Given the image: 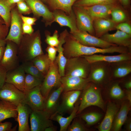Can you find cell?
<instances>
[{
	"mask_svg": "<svg viewBox=\"0 0 131 131\" xmlns=\"http://www.w3.org/2000/svg\"><path fill=\"white\" fill-rule=\"evenodd\" d=\"M127 98L129 101L130 104L131 103V92L130 90H128L127 91Z\"/></svg>",
	"mask_w": 131,
	"mask_h": 131,
	"instance_id": "cell-55",
	"label": "cell"
},
{
	"mask_svg": "<svg viewBox=\"0 0 131 131\" xmlns=\"http://www.w3.org/2000/svg\"><path fill=\"white\" fill-rule=\"evenodd\" d=\"M18 49L19 61L22 63L31 61L35 57L44 54L41 45L40 37L38 34L34 36Z\"/></svg>",
	"mask_w": 131,
	"mask_h": 131,
	"instance_id": "cell-2",
	"label": "cell"
},
{
	"mask_svg": "<svg viewBox=\"0 0 131 131\" xmlns=\"http://www.w3.org/2000/svg\"><path fill=\"white\" fill-rule=\"evenodd\" d=\"M111 20L116 24L122 22L126 19V16L124 12L118 4L112 9L111 13Z\"/></svg>",
	"mask_w": 131,
	"mask_h": 131,
	"instance_id": "cell-36",
	"label": "cell"
},
{
	"mask_svg": "<svg viewBox=\"0 0 131 131\" xmlns=\"http://www.w3.org/2000/svg\"><path fill=\"white\" fill-rule=\"evenodd\" d=\"M115 29L128 34L131 35V26L127 22H121L117 24Z\"/></svg>",
	"mask_w": 131,
	"mask_h": 131,
	"instance_id": "cell-41",
	"label": "cell"
},
{
	"mask_svg": "<svg viewBox=\"0 0 131 131\" xmlns=\"http://www.w3.org/2000/svg\"><path fill=\"white\" fill-rule=\"evenodd\" d=\"M42 0L44 1H45L46 0Z\"/></svg>",
	"mask_w": 131,
	"mask_h": 131,
	"instance_id": "cell-58",
	"label": "cell"
},
{
	"mask_svg": "<svg viewBox=\"0 0 131 131\" xmlns=\"http://www.w3.org/2000/svg\"><path fill=\"white\" fill-rule=\"evenodd\" d=\"M117 3L99 4L89 6H81L91 17L93 20L96 19L108 18L111 11Z\"/></svg>",
	"mask_w": 131,
	"mask_h": 131,
	"instance_id": "cell-14",
	"label": "cell"
},
{
	"mask_svg": "<svg viewBox=\"0 0 131 131\" xmlns=\"http://www.w3.org/2000/svg\"><path fill=\"white\" fill-rule=\"evenodd\" d=\"M129 106L126 104H123L114 118L112 128L114 131H118L126 121L129 110Z\"/></svg>",
	"mask_w": 131,
	"mask_h": 131,
	"instance_id": "cell-31",
	"label": "cell"
},
{
	"mask_svg": "<svg viewBox=\"0 0 131 131\" xmlns=\"http://www.w3.org/2000/svg\"></svg>",
	"mask_w": 131,
	"mask_h": 131,
	"instance_id": "cell-61",
	"label": "cell"
},
{
	"mask_svg": "<svg viewBox=\"0 0 131 131\" xmlns=\"http://www.w3.org/2000/svg\"><path fill=\"white\" fill-rule=\"evenodd\" d=\"M7 71L0 66V89L3 87L5 83L6 75Z\"/></svg>",
	"mask_w": 131,
	"mask_h": 131,
	"instance_id": "cell-44",
	"label": "cell"
},
{
	"mask_svg": "<svg viewBox=\"0 0 131 131\" xmlns=\"http://www.w3.org/2000/svg\"><path fill=\"white\" fill-rule=\"evenodd\" d=\"M31 61L45 76L52 62L49 58L47 53L38 55Z\"/></svg>",
	"mask_w": 131,
	"mask_h": 131,
	"instance_id": "cell-30",
	"label": "cell"
},
{
	"mask_svg": "<svg viewBox=\"0 0 131 131\" xmlns=\"http://www.w3.org/2000/svg\"><path fill=\"white\" fill-rule=\"evenodd\" d=\"M12 124L10 122L1 123L0 124V131H12Z\"/></svg>",
	"mask_w": 131,
	"mask_h": 131,
	"instance_id": "cell-45",
	"label": "cell"
},
{
	"mask_svg": "<svg viewBox=\"0 0 131 131\" xmlns=\"http://www.w3.org/2000/svg\"><path fill=\"white\" fill-rule=\"evenodd\" d=\"M17 5L19 10L21 12H27L30 10L29 7L24 1L17 3Z\"/></svg>",
	"mask_w": 131,
	"mask_h": 131,
	"instance_id": "cell-46",
	"label": "cell"
},
{
	"mask_svg": "<svg viewBox=\"0 0 131 131\" xmlns=\"http://www.w3.org/2000/svg\"><path fill=\"white\" fill-rule=\"evenodd\" d=\"M57 130V128L53 125L49 127L46 128L44 131H56Z\"/></svg>",
	"mask_w": 131,
	"mask_h": 131,
	"instance_id": "cell-51",
	"label": "cell"
},
{
	"mask_svg": "<svg viewBox=\"0 0 131 131\" xmlns=\"http://www.w3.org/2000/svg\"><path fill=\"white\" fill-rule=\"evenodd\" d=\"M118 0H77L75 6H86L99 4H110L117 3Z\"/></svg>",
	"mask_w": 131,
	"mask_h": 131,
	"instance_id": "cell-35",
	"label": "cell"
},
{
	"mask_svg": "<svg viewBox=\"0 0 131 131\" xmlns=\"http://www.w3.org/2000/svg\"><path fill=\"white\" fill-rule=\"evenodd\" d=\"M118 1L124 7H128L130 4V0H118Z\"/></svg>",
	"mask_w": 131,
	"mask_h": 131,
	"instance_id": "cell-50",
	"label": "cell"
},
{
	"mask_svg": "<svg viewBox=\"0 0 131 131\" xmlns=\"http://www.w3.org/2000/svg\"><path fill=\"white\" fill-rule=\"evenodd\" d=\"M127 129L129 131L131 130V122L129 121V123H128L127 125Z\"/></svg>",
	"mask_w": 131,
	"mask_h": 131,
	"instance_id": "cell-57",
	"label": "cell"
},
{
	"mask_svg": "<svg viewBox=\"0 0 131 131\" xmlns=\"http://www.w3.org/2000/svg\"><path fill=\"white\" fill-rule=\"evenodd\" d=\"M88 84L85 88L77 113H80L85 108L95 106L103 109L104 104L98 90L94 85Z\"/></svg>",
	"mask_w": 131,
	"mask_h": 131,
	"instance_id": "cell-5",
	"label": "cell"
},
{
	"mask_svg": "<svg viewBox=\"0 0 131 131\" xmlns=\"http://www.w3.org/2000/svg\"><path fill=\"white\" fill-rule=\"evenodd\" d=\"M102 116V115L100 114L92 112L85 114L82 115L81 117L87 125H91L98 122Z\"/></svg>",
	"mask_w": 131,
	"mask_h": 131,
	"instance_id": "cell-37",
	"label": "cell"
},
{
	"mask_svg": "<svg viewBox=\"0 0 131 131\" xmlns=\"http://www.w3.org/2000/svg\"><path fill=\"white\" fill-rule=\"evenodd\" d=\"M17 106L6 101H0V122L11 118L15 119L17 116Z\"/></svg>",
	"mask_w": 131,
	"mask_h": 131,
	"instance_id": "cell-28",
	"label": "cell"
},
{
	"mask_svg": "<svg viewBox=\"0 0 131 131\" xmlns=\"http://www.w3.org/2000/svg\"><path fill=\"white\" fill-rule=\"evenodd\" d=\"M61 84L63 91L84 89L89 81L87 78L70 75H65L61 77Z\"/></svg>",
	"mask_w": 131,
	"mask_h": 131,
	"instance_id": "cell-15",
	"label": "cell"
},
{
	"mask_svg": "<svg viewBox=\"0 0 131 131\" xmlns=\"http://www.w3.org/2000/svg\"><path fill=\"white\" fill-rule=\"evenodd\" d=\"M21 39V31L19 16L15 10L11 12V23L9 33L5 40L12 41L19 45Z\"/></svg>",
	"mask_w": 131,
	"mask_h": 131,
	"instance_id": "cell-16",
	"label": "cell"
},
{
	"mask_svg": "<svg viewBox=\"0 0 131 131\" xmlns=\"http://www.w3.org/2000/svg\"><path fill=\"white\" fill-rule=\"evenodd\" d=\"M49 58L52 62L54 61L56 58V55L57 52L56 47L49 46L46 49Z\"/></svg>",
	"mask_w": 131,
	"mask_h": 131,
	"instance_id": "cell-43",
	"label": "cell"
},
{
	"mask_svg": "<svg viewBox=\"0 0 131 131\" xmlns=\"http://www.w3.org/2000/svg\"><path fill=\"white\" fill-rule=\"evenodd\" d=\"M71 33V36L79 42L86 46L106 48L117 45L108 42L87 32L78 30Z\"/></svg>",
	"mask_w": 131,
	"mask_h": 131,
	"instance_id": "cell-6",
	"label": "cell"
},
{
	"mask_svg": "<svg viewBox=\"0 0 131 131\" xmlns=\"http://www.w3.org/2000/svg\"><path fill=\"white\" fill-rule=\"evenodd\" d=\"M91 64L82 56L67 59L65 69V75L88 78Z\"/></svg>",
	"mask_w": 131,
	"mask_h": 131,
	"instance_id": "cell-3",
	"label": "cell"
},
{
	"mask_svg": "<svg viewBox=\"0 0 131 131\" xmlns=\"http://www.w3.org/2000/svg\"><path fill=\"white\" fill-rule=\"evenodd\" d=\"M5 48V46L0 47V63L3 55Z\"/></svg>",
	"mask_w": 131,
	"mask_h": 131,
	"instance_id": "cell-53",
	"label": "cell"
},
{
	"mask_svg": "<svg viewBox=\"0 0 131 131\" xmlns=\"http://www.w3.org/2000/svg\"><path fill=\"white\" fill-rule=\"evenodd\" d=\"M58 37V32L56 30L52 36L49 34L46 35V42L49 46L56 47L59 43Z\"/></svg>",
	"mask_w": 131,
	"mask_h": 131,
	"instance_id": "cell-40",
	"label": "cell"
},
{
	"mask_svg": "<svg viewBox=\"0 0 131 131\" xmlns=\"http://www.w3.org/2000/svg\"><path fill=\"white\" fill-rule=\"evenodd\" d=\"M51 116L44 110L32 111L30 115V131H44L47 127L53 125Z\"/></svg>",
	"mask_w": 131,
	"mask_h": 131,
	"instance_id": "cell-8",
	"label": "cell"
},
{
	"mask_svg": "<svg viewBox=\"0 0 131 131\" xmlns=\"http://www.w3.org/2000/svg\"><path fill=\"white\" fill-rule=\"evenodd\" d=\"M117 111V108L115 105L111 102L108 103L104 117L98 127L99 131L110 130Z\"/></svg>",
	"mask_w": 131,
	"mask_h": 131,
	"instance_id": "cell-25",
	"label": "cell"
},
{
	"mask_svg": "<svg viewBox=\"0 0 131 131\" xmlns=\"http://www.w3.org/2000/svg\"><path fill=\"white\" fill-rule=\"evenodd\" d=\"M111 74L114 77H124L131 72V60H125L110 63Z\"/></svg>",
	"mask_w": 131,
	"mask_h": 131,
	"instance_id": "cell-24",
	"label": "cell"
},
{
	"mask_svg": "<svg viewBox=\"0 0 131 131\" xmlns=\"http://www.w3.org/2000/svg\"><path fill=\"white\" fill-rule=\"evenodd\" d=\"M70 51L71 55L73 57L90 56L99 53H121L131 52L130 49L125 47L116 45L107 48H102L86 46L76 40L71 43Z\"/></svg>",
	"mask_w": 131,
	"mask_h": 131,
	"instance_id": "cell-1",
	"label": "cell"
},
{
	"mask_svg": "<svg viewBox=\"0 0 131 131\" xmlns=\"http://www.w3.org/2000/svg\"><path fill=\"white\" fill-rule=\"evenodd\" d=\"M90 71L87 78L89 82L97 83L102 82L108 75L111 74L110 64L99 62L91 64Z\"/></svg>",
	"mask_w": 131,
	"mask_h": 131,
	"instance_id": "cell-12",
	"label": "cell"
},
{
	"mask_svg": "<svg viewBox=\"0 0 131 131\" xmlns=\"http://www.w3.org/2000/svg\"><path fill=\"white\" fill-rule=\"evenodd\" d=\"M61 78L56 59L52 62L49 70L45 76L41 85V92L45 99L53 88L58 87L61 85Z\"/></svg>",
	"mask_w": 131,
	"mask_h": 131,
	"instance_id": "cell-4",
	"label": "cell"
},
{
	"mask_svg": "<svg viewBox=\"0 0 131 131\" xmlns=\"http://www.w3.org/2000/svg\"><path fill=\"white\" fill-rule=\"evenodd\" d=\"M77 0H48L51 7L55 10H60L70 14L72 13V7Z\"/></svg>",
	"mask_w": 131,
	"mask_h": 131,
	"instance_id": "cell-32",
	"label": "cell"
},
{
	"mask_svg": "<svg viewBox=\"0 0 131 131\" xmlns=\"http://www.w3.org/2000/svg\"><path fill=\"white\" fill-rule=\"evenodd\" d=\"M67 130L68 131H84L86 129L80 122L74 121L69 126Z\"/></svg>",
	"mask_w": 131,
	"mask_h": 131,
	"instance_id": "cell-42",
	"label": "cell"
},
{
	"mask_svg": "<svg viewBox=\"0 0 131 131\" xmlns=\"http://www.w3.org/2000/svg\"><path fill=\"white\" fill-rule=\"evenodd\" d=\"M67 34L66 31L62 32L59 38V43L56 47L58 52L56 60L58 66L59 73L62 77L65 75V69L67 59L65 56L63 52V46L65 42L66 37Z\"/></svg>",
	"mask_w": 131,
	"mask_h": 131,
	"instance_id": "cell-27",
	"label": "cell"
},
{
	"mask_svg": "<svg viewBox=\"0 0 131 131\" xmlns=\"http://www.w3.org/2000/svg\"><path fill=\"white\" fill-rule=\"evenodd\" d=\"M6 41L4 40L0 39V47L5 46Z\"/></svg>",
	"mask_w": 131,
	"mask_h": 131,
	"instance_id": "cell-56",
	"label": "cell"
},
{
	"mask_svg": "<svg viewBox=\"0 0 131 131\" xmlns=\"http://www.w3.org/2000/svg\"><path fill=\"white\" fill-rule=\"evenodd\" d=\"M53 19L51 23L54 22L57 23L61 26H66L70 29L71 33L78 30L76 17L73 12L69 16L56 10L53 13Z\"/></svg>",
	"mask_w": 131,
	"mask_h": 131,
	"instance_id": "cell-21",
	"label": "cell"
},
{
	"mask_svg": "<svg viewBox=\"0 0 131 131\" xmlns=\"http://www.w3.org/2000/svg\"><path fill=\"white\" fill-rule=\"evenodd\" d=\"M41 85L24 92V103L27 105L32 111L44 110L45 99L40 90Z\"/></svg>",
	"mask_w": 131,
	"mask_h": 131,
	"instance_id": "cell-10",
	"label": "cell"
},
{
	"mask_svg": "<svg viewBox=\"0 0 131 131\" xmlns=\"http://www.w3.org/2000/svg\"><path fill=\"white\" fill-rule=\"evenodd\" d=\"M78 107H75L70 115L67 117H63L62 115L57 114L51 116L50 119L58 123L60 126V131H66L71 122L75 117L77 113Z\"/></svg>",
	"mask_w": 131,
	"mask_h": 131,
	"instance_id": "cell-29",
	"label": "cell"
},
{
	"mask_svg": "<svg viewBox=\"0 0 131 131\" xmlns=\"http://www.w3.org/2000/svg\"><path fill=\"white\" fill-rule=\"evenodd\" d=\"M82 56L91 64L99 62L111 63L131 60V52L120 53L114 55H105L97 54Z\"/></svg>",
	"mask_w": 131,
	"mask_h": 131,
	"instance_id": "cell-19",
	"label": "cell"
},
{
	"mask_svg": "<svg viewBox=\"0 0 131 131\" xmlns=\"http://www.w3.org/2000/svg\"><path fill=\"white\" fill-rule=\"evenodd\" d=\"M125 88L128 90H130L131 88V81L129 80L125 83L124 85Z\"/></svg>",
	"mask_w": 131,
	"mask_h": 131,
	"instance_id": "cell-54",
	"label": "cell"
},
{
	"mask_svg": "<svg viewBox=\"0 0 131 131\" xmlns=\"http://www.w3.org/2000/svg\"><path fill=\"white\" fill-rule=\"evenodd\" d=\"M63 91V88L61 85L57 89L50 93L45 99L44 110L51 115L55 112L58 106L59 99Z\"/></svg>",
	"mask_w": 131,
	"mask_h": 131,
	"instance_id": "cell-26",
	"label": "cell"
},
{
	"mask_svg": "<svg viewBox=\"0 0 131 131\" xmlns=\"http://www.w3.org/2000/svg\"><path fill=\"white\" fill-rule=\"evenodd\" d=\"M6 35V33L0 27V39L5 40Z\"/></svg>",
	"mask_w": 131,
	"mask_h": 131,
	"instance_id": "cell-52",
	"label": "cell"
},
{
	"mask_svg": "<svg viewBox=\"0 0 131 131\" xmlns=\"http://www.w3.org/2000/svg\"><path fill=\"white\" fill-rule=\"evenodd\" d=\"M43 80L30 74H26L24 83V92L41 85Z\"/></svg>",
	"mask_w": 131,
	"mask_h": 131,
	"instance_id": "cell-34",
	"label": "cell"
},
{
	"mask_svg": "<svg viewBox=\"0 0 131 131\" xmlns=\"http://www.w3.org/2000/svg\"><path fill=\"white\" fill-rule=\"evenodd\" d=\"M24 0H0V1L10 8L12 4Z\"/></svg>",
	"mask_w": 131,
	"mask_h": 131,
	"instance_id": "cell-49",
	"label": "cell"
},
{
	"mask_svg": "<svg viewBox=\"0 0 131 131\" xmlns=\"http://www.w3.org/2000/svg\"><path fill=\"white\" fill-rule=\"evenodd\" d=\"M21 17L24 23L31 25H33L36 19L34 18L25 17L22 16Z\"/></svg>",
	"mask_w": 131,
	"mask_h": 131,
	"instance_id": "cell-48",
	"label": "cell"
},
{
	"mask_svg": "<svg viewBox=\"0 0 131 131\" xmlns=\"http://www.w3.org/2000/svg\"><path fill=\"white\" fill-rule=\"evenodd\" d=\"M81 93L79 90L64 92L61 103L58 105L55 111L51 116L57 114L62 115L66 112H71Z\"/></svg>",
	"mask_w": 131,
	"mask_h": 131,
	"instance_id": "cell-13",
	"label": "cell"
},
{
	"mask_svg": "<svg viewBox=\"0 0 131 131\" xmlns=\"http://www.w3.org/2000/svg\"><path fill=\"white\" fill-rule=\"evenodd\" d=\"M25 93L13 85L5 82L0 89V100L17 106L24 103Z\"/></svg>",
	"mask_w": 131,
	"mask_h": 131,
	"instance_id": "cell-7",
	"label": "cell"
},
{
	"mask_svg": "<svg viewBox=\"0 0 131 131\" xmlns=\"http://www.w3.org/2000/svg\"><path fill=\"white\" fill-rule=\"evenodd\" d=\"M74 10L78 30L95 36L93 20L91 17L81 6H75Z\"/></svg>",
	"mask_w": 131,
	"mask_h": 131,
	"instance_id": "cell-11",
	"label": "cell"
},
{
	"mask_svg": "<svg viewBox=\"0 0 131 131\" xmlns=\"http://www.w3.org/2000/svg\"><path fill=\"white\" fill-rule=\"evenodd\" d=\"M95 36L100 38L108 32L115 29L117 24L108 18L96 19L93 20Z\"/></svg>",
	"mask_w": 131,
	"mask_h": 131,
	"instance_id": "cell-23",
	"label": "cell"
},
{
	"mask_svg": "<svg viewBox=\"0 0 131 131\" xmlns=\"http://www.w3.org/2000/svg\"><path fill=\"white\" fill-rule=\"evenodd\" d=\"M105 41L117 46L129 49L131 47V35L117 30L114 33H106L100 38Z\"/></svg>",
	"mask_w": 131,
	"mask_h": 131,
	"instance_id": "cell-17",
	"label": "cell"
},
{
	"mask_svg": "<svg viewBox=\"0 0 131 131\" xmlns=\"http://www.w3.org/2000/svg\"><path fill=\"white\" fill-rule=\"evenodd\" d=\"M25 74L31 75L43 81L45 76L41 72L32 61L22 62L20 66Z\"/></svg>",
	"mask_w": 131,
	"mask_h": 131,
	"instance_id": "cell-33",
	"label": "cell"
},
{
	"mask_svg": "<svg viewBox=\"0 0 131 131\" xmlns=\"http://www.w3.org/2000/svg\"><path fill=\"white\" fill-rule=\"evenodd\" d=\"M1 123V122H0V124Z\"/></svg>",
	"mask_w": 131,
	"mask_h": 131,
	"instance_id": "cell-59",
	"label": "cell"
},
{
	"mask_svg": "<svg viewBox=\"0 0 131 131\" xmlns=\"http://www.w3.org/2000/svg\"><path fill=\"white\" fill-rule=\"evenodd\" d=\"M23 29L24 33L31 35L33 32L31 25L24 23L23 24Z\"/></svg>",
	"mask_w": 131,
	"mask_h": 131,
	"instance_id": "cell-47",
	"label": "cell"
},
{
	"mask_svg": "<svg viewBox=\"0 0 131 131\" xmlns=\"http://www.w3.org/2000/svg\"><path fill=\"white\" fill-rule=\"evenodd\" d=\"M110 95L112 98L118 99L122 98L124 96L123 92L118 83L112 85L110 91Z\"/></svg>",
	"mask_w": 131,
	"mask_h": 131,
	"instance_id": "cell-38",
	"label": "cell"
},
{
	"mask_svg": "<svg viewBox=\"0 0 131 131\" xmlns=\"http://www.w3.org/2000/svg\"><path fill=\"white\" fill-rule=\"evenodd\" d=\"M33 12L38 16L42 17L51 24L53 19V13L40 0H24Z\"/></svg>",
	"mask_w": 131,
	"mask_h": 131,
	"instance_id": "cell-22",
	"label": "cell"
},
{
	"mask_svg": "<svg viewBox=\"0 0 131 131\" xmlns=\"http://www.w3.org/2000/svg\"><path fill=\"white\" fill-rule=\"evenodd\" d=\"M8 42L0 63V66L7 71L19 66V60L18 55V49L11 42Z\"/></svg>",
	"mask_w": 131,
	"mask_h": 131,
	"instance_id": "cell-9",
	"label": "cell"
},
{
	"mask_svg": "<svg viewBox=\"0 0 131 131\" xmlns=\"http://www.w3.org/2000/svg\"><path fill=\"white\" fill-rule=\"evenodd\" d=\"M17 116L15 120L18 124V131H30L28 123L29 115L32 110L26 104L22 103L17 106Z\"/></svg>",
	"mask_w": 131,
	"mask_h": 131,
	"instance_id": "cell-20",
	"label": "cell"
},
{
	"mask_svg": "<svg viewBox=\"0 0 131 131\" xmlns=\"http://www.w3.org/2000/svg\"><path fill=\"white\" fill-rule=\"evenodd\" d=\"M25 73L19 66L7 72L5 82L11 84L24 92V83Z\"/></svg>",
	"mask_w": 131,
	"mask_h": 131,
	"instance_id": "cell-18",
	"label": "cell"
},
{
	"mask_svg": "<svg viewBox=\"0 0 131 131\" xmlns=\"http://www.w3.org/2000/svg\"></svg>",
	"mask_w": 131,
	"mask_h": 131,
	"instance_id": "cell-60",
	"label": "cell"
},
{
	"mask_svg": "<svg viewBox=\"0 0 131 131\" xmlns=\"http://www.w3.org/2000/svg\"><path fill=\"white\" fill-rule=\"evenodd\" d=\"M10 8L0 1V15L7 25H9L10 20Z\"/></svg>",
	"mask_w": 131,
	"mask_h": 131,
	"instance_id": "cell-39",
	"label": "cell"
}]
</instances>
